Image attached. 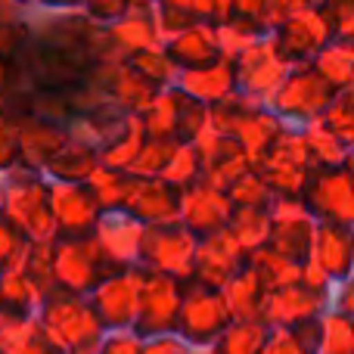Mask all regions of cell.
Instances as JSON below:
<instances>
[{"label": "cell", "instance_id": "6da1fadb", "mask_svg": "<svg viewBox=\"0 0 354 354\" xmlns=\"http://www.w3.org/2000/svg\"><path fill=\"white\" fill-rule=\"evenodd\" d=\"M3 97L50 122H81L106 97L103 47L84 28V19L31 31L6 62Z\"/></svg>", "mask_w": 354, "mask_h": 354}]
</instances>
